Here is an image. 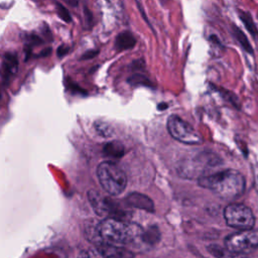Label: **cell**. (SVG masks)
Returning <instances> with one entry per match:
<instances>
[{
    "label": "cell",
    "instance_id": "6da1fadb",
    "mask_svg": "<svg viewBox=\"0 0 258 258\" xmlns=\"http://www.w3.org/2000/svg\"><path fill=\"white\" fill-rule=\"evenodd\" d=\"M97 234L101 242L125 246L144 243V230L136 224L124 222L118 218H106L97 225Z\"/></svg>",
    "mask_w": 258,
    "mask_h": 258
},
{
    "label": "cell",
    "instance_id": "7a4b0ae2",
    "mask_svg": "<svg viewBox=\"0 0 258 258\" xmlns=\"http://www.w3.org/2000/svg\"><path fill=\"white\" fill-rule=\"evenodd\" d=\"M201 186L211 189L218 197L233 201L240 198L246 186L244 176L237 170L225 169L199 178Z\"/></svg>",
    "mask_w": 258,
    "mask_h": 258
},
{
    "label": "cell",
    "instance_id": "3957f363",
    "mask_svg": "<svg viewBox=\"0 0 258 258\" xmlns=\"http://www.w3.org/2000/svg\"><path fill=\"white\" fill-rule=\"evenodd\" d=\"M97 176L102 187L112 196H118L126 188L127 176L113 161L101 162L97 167Z\"/></svg>",
    "mask_w": 258,
    "mask_h": 258
},
{
    "label": "cell",
    "instance_id": "277c9868",
    "mask_svg": "<svg viewBox=\"0 0 258 258\" xmlns=\"http://www.w3.org/2000/svg\"><path fill=\"white\" fill-rule=\"evenodd\" d=\"M224 217L228 226L239 230H250L255 224V218L247 206L230 204L224 210Z\"/></svg>",
    "mask_w": 258,
    "mask_h": 258
},
{
    "label": "cell",
    "instance_id": "5b68a950",
    "mask_svg": "<svg viewBox=\"0 0 258 258\" xmlns=\"http://www.w3.org/2000/svg\"><path fill=\"white\" fill-rule=\"evenodd\" d=\"M167 131L168 133L177 141L194 145L201 144L203 142V138L201 135L184 120L176 115H171L167 120Z\"/></svg>",
    "mask_w": 258,
    "mask_h": 258
},
{
    "label": "cell",
    "instance_id": "8992f818",
    "mask_svg": "<svg viewBox=\"0 0 258 258\" xmlns=\"http://www.w3.org/2000/svg\"><path fill=\"white\" fill-rule=\"evenodd\" d=\"M225 246L229 250L247 254L258 248V230H241L226 237Z\"/></svg>",
    "mask_w": 258,
    "mask_h": 258
},
{
    "label": "cell",
    "instance_id": "52a82bcc",
    "mask_svg": "<svg viewBox=\"0 0 258 258\" xmlns=\"http://www.w3.org/2000/svg\"><path fill=\"white\" fill-rule=\"evenodd\" d=\"M97 250L105 258H134L133 252L126 249L123 246L112 245V244L101 242L98 244Z\"/></svg>",
    "mask_w": 258,
    "mask_h": 258
},
{
    "label": "cell",
    "instance_id": "ba28073f",
    "mask_svg": "<svg viewBox=\"0 0 258 258\" xmlns=\"http://www.w3.org/2000/svg\"><path fill=\"white\" fill-rule=\"evenodd\" d=\"M18 68L17 56L14 53H5L2 61V81L4 85H7L11 78L15 75Z\"/></svg>",
    "mask_w": 258,
    "mask_h": 258
},
{
    "label": "cell",
    "instance_id": "9c48e42d",
    "mask_svg": "<svg viewBox=\"0 0 258 258\" xmlns=\"http://www.w3.org/2000/svg\"><path fill=\"white\" fill-rule=\"evenodd\" d=\"M208 251L216 258H247V254L236 253L219 245H210L208 247Z\"/></svg>",
    "mask_w": 258,
    "mask_h": 258
},
{
    "label": "cell",
    "instance_id": "30bf717a",
    "mask_svg": "<svg viewBox=\"0 0 258 258\" xmlns=\"http://www.w3.org/2000/svg\"><path fill=\"white\" fill-rule=\"evenodd\" d=\"M136 39L134 35L129 31H124L118 34L115 41V46L118 50H125L134 46Z\"/></svg>",
    "mask_w": 258,
    "mask_h": 258
},
{
    "label": "cell",
    "instance_id": "8fae6325",
    "mask_svg": "<svg viewBox=\"0 0 258 258\" xmlns=\"http://www.w3.org/2000/svg\"><path fill=\"white\" fill-rule=\"evenodd\" d=\"M128 204H130L131 206L137 207V208H142L148 211H152L153 209V205L152 202L145 196H142L140 194H132L130 197L127 198Z\"/></svg>",
    "mask_w": 258,
    "mask_h": 258
},
{
    "label": "cell",
    "instance_id": "7c38bea8",
    "mask_svg": "<svg viewBox=\"0 0 258 258\" xmlns=\"http://www.w3.org/2000/svg\"><path fill=\"white\" fill-rule=\"evenodd\" d=\"M103 151L107 156L114 157V158H120L123 156V154L125 152V148H124L123 144L120 143L119 141H113V142H109V143L105 144Z\"/></svg>",
    "mask_w": 258,
    "mask_h": 258
},
{
    "label": "cell",
    "instance_id": "4fadbf2b",
    "mask_svg": "<svg viewBox=\"0 0 258 258\" xmlns=\"http://www.w3.org/2000/svg\"><path fill=\"white\" fill-rule=\"evenodd\" d=\"M232 33H233L234 37L237 39V41L240 43V45L243 47V49L246 52L252 54L253 53V47H252L249 39L245 35V33L239 27H237L236 25L232 26Z\"/></svg>",
    "mask_w": 258,
    "mask_h": 258
},
{
    "label": "cell",
    "instance_id": "5bb4252c",
    "mask_svg": "<svg viewBox=\"0 0 258 258\" xmlns=\"http://www.w3.org/2000/svg\"><path fill=\"white\" fill-rule=\"evenodd\" d=\"M239 17L241 19V21L243 22V24L245 25L246 29L249 31V33L255 37V38H258V30H257V27L251 17V15L246 12V11H242V10H239Z\"/></svg>",
    "mask_w": 258,
    "mask_h": 258
},
{
    "label": "cell",
    "instance_id": "9a60e30c",
    "mask_svg": "<svg viewBox=\"0 0 258 258\" xmlns=\"http://www.w3.org/2000/svg\"><path fill=\"white\" fill-rule=\"evenodd\" d=\"M95 128L98 134H100L103 137H110L114 132L113 128L106 122H96Z\"/></svg>",
    "mask_w": 258,
    "mask_h": 258
},
{
    "label": "cell",
    "instance_id": "2e32d148",
    "mask_svg": "<svg viewBox=\"0 0 258 258\" xmlns=\"http://www.w3.org/2000/svg\"><path fill=\"white\" fill-rule=\"evenodd\" d=\"M78 258H105L98 250H83Z\"/></svg>",
    "mask_w": 258,
    "mask_h": 258
},
{
    "label": "cell",
    "instance_id": "e0dca14e",
    "mask_svg": "<svg viewBox=\"0 0 258 258\" xmlns=\"http://www.w3.org/2000/svg\"><path fill=\"white\" fill-rule=\"evenodd\" d=\"M56 12H57L58 16H59L62 20L67 21V22H70V21H71V15H70L69 11L67 10V8H64V7H63L61 4H59V3H56Z\"/></svg>",
    "mask_w": 258,
    "mask_h": 258
},
{
    "label": "cell",
    "instance_id": "ac0fdd59",
    "mask_svg": "<svg viewBox=\"0 0 258 258\" xmlns=\"http://www.w3.org/2000/svg\"><path fill=\"white\" fill-rule=\"evenodd\" d=\"M68 51H69V46H66V45H60L57 49V53H58L59 56L64 55Z\"/></svg>",
    "mask_w": 258,
    "mask_h": 258
},
{
    "label": "cell",
    "instance_id": "d6986e66",
    "mask_svg": "<svg viewBox=\"0 0 258 258\" xmlns=\"http://www.w3.org/2000/svg\"><path fill=\"white\" fill-rule=\"evenodd\" d=\"M97 53H98V50H90V51H87V52L82 56V58H83V59L91 58V57L95 56Z\"/></svg>",
    "mask_w": 258,
    "mask_h": 258
},
{
    "label": "cell",
    "instance_id": "ffe728a7",
    "mask_svg": "<svg viewBox=\"0 0 258 258\" xmlns=\"http://www.w3.org/2000/svg\"><path fill=\"white\" fill-rule=\"evenodd\" d=\"M163 107H167V105H159L158 108H163Z\"/></svg>",
    "mask_w": 258,
    "mask_h": 258
}]
</instances>
